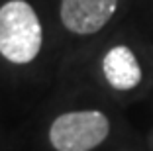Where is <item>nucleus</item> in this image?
Returning a JSON list of instances; mask_svg holds the SVG:
<instances>
[{
    "label": "nucleus",
    "instance_id": "f257e3e1",
    "mask_svg": "<svg viewBox=\"0 0 153 151\" xmlns=\"http://www.w3.org/2000/svg\"><path fill=\"white\" fill-rule=\"evenodd\" d=\"M43 28L27 0H8L0 6V55L14 65H27L39 55Z\"/></svg>",
    "mask_w": 153,
    "mask_h": 151
},
{
    "label": "nucleus",
    "instance_id": "f03ea898",
    "mask_svg": "<svg viewBox=\"0 0 153 151\" xmlns=\"http://www.w3.org/2000/svg\"><path fill=\"white\" fill-rule=\"evenodd\" d=\"M110 133V122L100 110H76L57 116L49 128L55 151H92Z\"/></svg>",
    "mask_w": 153,
    "mask_h": 151
},
{
    "label": "nucleus",
    "instance_id": "7ed1b4c3",
    "mask_svg": "<svg viewBox=\"0 0 153 151\" xmlns=\"http://www.w3.org/2000/svg\"><path fill=\"white\" fill-rule=\"evenodd\" d=\"M116 10L118 0H61L59 16L67 31L92 36L112 20Z\"/></svg>",
    "mask_w": 153,
    "mask_h": 151
},
{
    "label": "nucleus",
    "instance_id": "20e7f679",
    "mask_svg": "<svg viewBox=\"0 0 153 151\" xmlns=\"http://www.w3.org/2000/svg\"><path fill=\"white\" fill-rule=\"evenodd\" d=\"M104 79L114 90H134L141 83V65L128 45H114L102 57Z\"/></svg>",
    "mask_w": 153,
    "mask_h": 151
}]
</instances>
